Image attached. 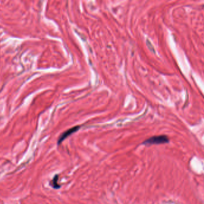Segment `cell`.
Wrapping results in <instances>:
<instances>
[{"instance_id": "cell-1", "label": "cell", "mask_w": 204, "mask_h": 204, "mask_svg": "<svg viewBox=\"0 0 204 204\" xmlns=\"http://www.w3.org/2000/svg\"><path fill=\"white\" fill-rule=\"evenodd\" d=\"M170 141L169 138L166 135H158L150 137L143 142L144 145H153V144H162L168 143Z\"/></svg>"}, {"instance_id": "cell-2", "label": "cell", "mask_w": 204, "mask_h": 204, "mask_svg": "<svg viewBox=\"0 0 204 204\" xmlns=\"http://www.w3.org/2000/svg\"><path fill=\"white\" fill-rule=\"evenodd\" d=\"M80 126H74V127L67 130V131H66L65 132H63L59 137L58 141V144H60L65 140V139H66L68 136H69L70 135H71L73 133L77 132L78 130L80 129Z\"/></svg>"}, {"instance_id": "cell-3", "label": "cell", "mask_w": 204, "mask_h": 204, "mask_svg": "<svg viewBox=\"0 0 204 204\" xmlns=\"http://www.w3.org/2000/svg\"><path fill=\"white\" fill-rule=\"evenodd\" d=\"M58 175H56L53 179V187L54 189H58L60 187V185H58Z\"/></svg>"}]
</instances>
